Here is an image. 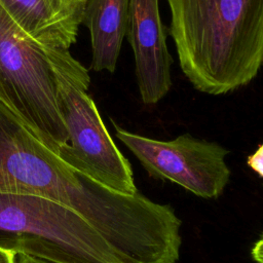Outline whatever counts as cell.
I'll list each match as a JSON object with an SVG mask.
<instances>
[{
    "label": "cell",
    "instance_id": "8fae6325",
    "mask_svg": "<svg viewBox=\"0 0 263 263\" xmlns=\"http://www.w3.org/2000/svg\"><path fill=\"white\" fill-rule=\"evenodd\" d=\"M252 257L257 263H263V235L254 245L252 249Z\"/></svg>",
    "mask_w": 263,
    "mask_h": 263
},
{
    "label": "cell",
    "instance_id": "8992f818",
    "mask_svg": "<svg viewBox=\"0 0 263 263\" xmlns=\"http://www.w3.org/2000/svg\"><path fill=\"white\" fill-rule=\"evenodd\" d=\"M115 135L139 159L147 173L176 183L203 198L220 196L230 178L225 157L228 151L218 143L184 134L160 141L130 133L114 123Z\"/></svg>",
    "mask_w": 263,
    "mask_h": 263
},
{
    "label": "cell",
    "instance_id": "52a82bcc",
    "mask_svg": "<svg viewBox=\"0 0 263 263\" xmlns=\"http://www.w3.org/2000/svg\"><path fill=\"white\" fill-rule=\"evenodd\" d=\"M125 36L134 52L141 100L145 105H155L171 89L173 64L158 0H129Z\"/></svg>",
    "mask_w": 263,
    "mask_h": 263
},
{
    "label": "cell",
    "instance_id": "7a4b0ae2",
    "mask_svg": "<svg viewBox=\"0 0 263 263\" xmlns=\"http://www.w3.org/2000/svg\"><path fill=\"white\" fill-rule=\"evenodd\" d=\"M170 34L193 87L223 95L263 65V0H166Z\"/></svg>",
    "mask_w": 263,
    "mask_h": 263
},
{
    "label": "cell",
    "instance_id": "7c38bea8",
    "mask_svg": "<svg viewBox=\"0 0 263 263\" xmlns=\"http://www.w3.org/2000/svg\"><path fill=\"white\" fill-rule=\"evenodd\" d=\"M0 263H16V254L10 250L0 248Z\"/></svg>",
    "mask_w": 263,
    "mask_h": 263
},
{
    "label": "cell",
    "instance_id": "9c48e42d",
    "mask_svg": "<svg viewBox=\"0 0 263 263\" xmlns=\"http://www.w3.org/2000/svg\"><path fill=\"white\" fill-rule=\"evenodd\" d=\"M128 9L129 0H85L81 24L90 34L92 70L115 71L126 34Z\"/></svg>",
    "mask_w": 263,
    "mask_h": 263
},
{
    "label": "cell",
    "instance_id": "5bb4252c",
    "mask_svg": "<svg viewBox=\"0 0 263 263\" xmlns=\"http://www.w3.org/2000/svg\"><path fill=\"white\" fill-rule=\"evenodd\" d=\"M16 263H45L36 259H33L31 257H28L26 255H16Z\"/></svg>",
    "mask_w": 263,
    "mask_h": 263
},
{
    "label": "cell",
    "instance_id": "30bf717a",
    "mask_svg": "<svg viewBox=\"0 0 263 263\" xmlns=\"http://www.w3.org/2000/svg\"><path fill=\"white\" fill-rule=\"evenodd\" d=\"M248 165L263 178V144L258 147L254 154L248 157Z\"/></svg>",
    "mask_w": 263,
    "mask_h": 263
},
{
    "label": "cell",
    "instance_id": "4fadbf2b",
    "mask_svg": "<svg viewBox=\"0 0 263 263\" xmlns=\"http://www.w3.org/2000/svg\"><path fill=\"white\" fill-rule=\"evenodd\" d=\"M68 7H70L71 9L75 10L76 12L80 13L82 15V11H83V6H84V2L85 0H62Z\"/></svg>",
    "mask_w": 263,
    "mask_h": 263
},
{
    "label": "cell",
    "instance_id": "5b68a950",
    "mask_svg": "<svg viewBox=\"0 0 263 263\" xmlns=\"http://www.w3.org/2000/svg\"><path fill=\"white\" fill-rule=\"evenodd\" d=\"M0 101L58 155L68 134L57 106L51 68L42 45L0 5Z\"/></svg>",
    "mask_w": 263,
    "mask_h": 263
},
{
    "label": "cell",
    "instance_id": "6da1fadb",
    "mask_svg": "<svg viewBox=\"0 0 263 263\" xmlns=\"http://www.w3.org/2000/svg\"><path fill=\"white\" fill-rule=\"evenodd\" d=\"M0 193L40 196L74 210L103 236L119 263H155L175 230L170 205L139 192L112 190L76 172L1 101Z\"/></svg>",
    "mask_w": 263,
    "mask_h": 263
},
{
    "label": "cell",
    "instance_id": "3957f363",
    "mask_svg": "<svg viewBox=\"0 0 263 263\" xmlns=\"http://www.w3.org/2000/svg\"><path fill=\"white\" fill-rule=\"evenodd\" d=\"M55 89L57 106L68 134L58 156L76 172L112 190L138 192L129 161L111 138L87 93L90 77L69 49L43 46Z\"/></svg>",
    "mask_w": 263,
    "mask_h": 263
},
{
    "label": "cell",
    "instance_id": "277c9868",
    "mask_svg": "<svg viewBox=\"0 0 263 263\" xmlns=\"http://www.w3.org/2000/svg\"><path fill=\"white\" fill-rule=\"evenodd\" d=\"M0 248L45 263H119L77 212L35 195L0 193Z\"/></svg>",
    "mask_w": 263,
    "mask_h": 263
},
{
    "label": "cell",
    "instance_id": "ba28073f",
    "mask_svg": "<svg viewBox=\"0 0 263 263\" xmlns=\"http://www.w3.org/2000/svg\"><path fill=\"white\" fill-rule=\"evenodd\" d=\"M0 5L42 46L69 49L76 42L82 15L62 0H0Z\"/></svg>",
    "mask_w": 263,
    "mask_h": 263
}]
</instances>
